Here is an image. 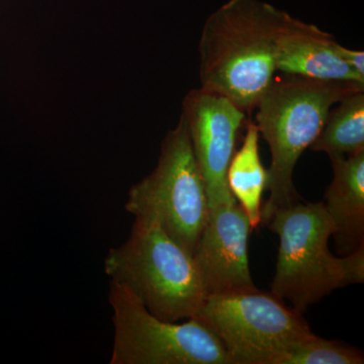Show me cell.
<instances>
[{
  "label": "cell",
  "instance_id": "6da1fadb",
  "mask_svg": "<svg viewBox=\"0 0 364 364\" xmlns=\"http://www.w3.org/2000/svg\"><path fill=\"white\" fill-rule=\"evenodd\" d=\"M287 14L258 0H230L215 11L198 44L200 88L251 114L277 75Z\"/></svg>",
  "mask_w": 364,
  "mask_h": 364
},
{
  "label": "cell",
  "instance_id": "7a4b0ae2",
  "mask_svg": "<svg viewBox=\"0 0 364 364\" xmlns=\"http://www.w3.org/2000/svg\"><path fill=\"white\" fill-rule=\"evenodd\" d=\"M364 90L355 81L320 80L280 73L256 105L255 123L270 151L267 203L261 222L279 208L301 202L294 171L301 154L322 131L330 109L342 98Z\"/></svg>",
  "mask_w": 364,
  "mask_h": 364
},
{
  "label": "cell",
  "instance_id": "3957f363",
  "mask_svg": "<svg viewBox=\"0 0 364 364\" xmlns=\"http://www.w3.org/2000/svg\"><path fill=\"white\" fill-rule=\"evenodd\" d=\"M105 272L168 322L195 318L208 298L193 256L153 217L135 218L128 240L107 254Z\"/></svg>",
  "mask_w": 364,
  "mask_h": 364
},
{
  "label": "cell",
  "instance_id": "277c9868",
  "mask_svg": "<svg viewBox=\"0 0 364 364\" xmlns=\"http://www.w3.org/2000/svg\"><path fill=\"white\" fill-rule=\"evenodd\" d=\"M195 318L220 340L231 364H284L314 334L301 313L257 287L208 296Z\"/></svg>",
  "mask_w": 364,
  "mask_h": 364
},
{
  "label": "cell",
  "instance_id": "5b68a950",
  "mask_svg": "<svg viewBox=\"0 0 364 364\" xmlns=\"http://www.w3.org/2000/svg\"><path fill=\"white\" fill-rule=\"evenodd\" d=\"M124 208L135 218H155L172 240L195 253L208 203L183 117L163 139L155 169L129 191Z\"/></svg>",
  "mask_w": 364,
  "mask_h": 364
},
{
  "label": "cell",
  "instance_id": "8992f818",
  "mask_svg": "<svg viewBox=\"0 0 364 364\" xmlns=\"http://www.w3.org/2000/svg\"><path fill=\"white\" fill-rule=\"evenodd\" d=\"M265 224L279 238L272 294L303 314L343 287L341 258L330 251L332 223L323 202L279 208Z\"/></svg>",
  "mask_w": 364,
  "mask_h": 364
},
{
  "label": "cell",
  "instance_id": "52a82bcc",
  "mask_svg": "<svg viewBox=\"0 0 364 364\" xmlns=\"http://www.w3.org/2000/svg\"><path fill=\"white\" fill-rule=\"evenodd\" d=\"M111 364H231L217 336L196 318L168 322L151 314L129 289L111 282Z\"/></svg>",
  "mask_w": 364,
  "mask_h": 364
},
{
  "label": "cell",
  "instance_id": "ba28073f",
  "mask_svg": "<svg viewBox=\"0 0 364 364\" xmlns=\"http://www.w3.org/2000/svg\"><path fill=\"white\" fill-rule=\"evenodd\" d=\"M246 116L226 97L200 87L189 90L183 98L181 117L205 183L208 208L237 202L228 188L227 172Z\"/></svg>",
  "mask_w": 364,
  "mask_h": 364
},
{
  "label": "cell",
  "instance_id": "9c48e42d",
  "mask_svg": "<svg viewBox=\"0 0 364 364\" xmlns=\"http://www.w3.org/2000/svg\"><path fill=\"white\" fill-rule=\"evenodd\" d=\"M251 231L247 215L237 202L208 208L193 255L208 296L255 289L248 259Z\"/></svg>",
  "mask_w": 364,
  "mask_h": 364
},
{
  "label": "cell",
  "instance_id": "30bf717a",
  "mask_svg": "<svg viewBox=\"0 0 364 364\" xmlns=\"http://www.w3.org/2000/svg\"><path fill=\"white\" fill-rule=\"evenodd\" d=\"M331 33L287 14L279 39L277 70L320 80L355 81L363 83L339 56Z\"/></svg>",
  "mask_w": 364,
  "mask_h": 364
},
{
  "label": "cell",
  "instance_id": "8fae6325",
  "mask_svg": "<svg viewBox=\"0 0 364 364\" xmlns=\"http://www.w3.org/2000/svg\"><path fill=\"white\" fill-rule=\"evenodd\" d=\"M333 179L323 205L332 223V237L340 255L364 242V152L330 158Z\"/></svg>",
  "mask_w": 364,
  "mask_h": 364
},
{
  "label": "cell",
  "instance_id": "7c38bea8",
  "mask_svg": "<svg viewBox=\"0 0 364 364\" xmlns=\"http://www.w3.org/2000/svg\"><path fill=\"white\" fill-rule=\"evenodd\" d=\"M259 131L249 121L240 149L234 153L227 172L228 188L245 210L252 230L261 224L262 196L267 189V170L259 154Z\"/></svg>",
  "mask_w": 364,
  "mask_h": 364
},
{
  "label": "cell",
  "instance_id": "4fadbf2b",
  "mask_svg": "<svg viewBox=\"0 0 364 364\" xmlns=\"http://www.w3.org/2000/svg\"><path fill=\"white\" fill-rule=\"evenodd\" d=\"M310 149L329 158L364 152V90L347 95L330 109Z\"/></svg>",
  "mask_w": 364,
  "mask_h": 364
},
{
  "label": "cell",
  "instance_id": "5bb4252c",
  "mask_svg": "<svg viewBox=\"0 0 364 364\" xmlns=\"http://www.w3.org/2000/svg\"><path fill=\"white\" fill-rule=\"evenodd\" d=\"M363 353L338 341L313 334L287 352L284 364H363Z\"/></svg>",
  "mask_w": 364,
  "mask_h": 364
},
{
  "label": "cell",
  "instance_id": "9a60e30c",
  "mask_svg": "<svg viewBox=\"0 0 364 364\" xmlns=\"http://www.w3.org/2000/svg\"><path fill=\"white\" fill-rule=\"evenodd\" d=\"M343 287L364 282V242L347 255L341 256Z\"/></svg>",
  "mask_w": 364,
  "mask_h": 364
},
{
  "label": "cell",
  "instance_id": "2e32d148",
  "mask_svg": "<svg viewBox=\"0 0 364 364\" xmlns=\"http://www.w3.org/2000/svg\"><path fill=\"white\" fill-rule=\"evenodd\" d=\"M339 56L359 77L364 79V52L349 49L339 43L336 46Z\"/></svg>",
  "mask_w": 364,
  "mask_h": 364
}]
</instances>
